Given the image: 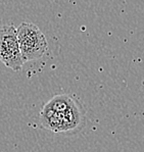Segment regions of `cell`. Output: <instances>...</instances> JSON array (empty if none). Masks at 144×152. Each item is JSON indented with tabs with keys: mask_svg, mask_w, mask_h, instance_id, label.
I'll return each mask as SVG.
<instances>
[{
	"mask_svg": "<svg viewBox=\"0 0 144 152\" xmlns=\"http://www.w3.org/2000/svg\"><path fill=\"white\" fill-rule=\"evenodd\" d=\"M40 124L53 133L75 134L86 125L85 108L72 95H55L41 109Z\"/></svg>",
	"mask_w": 144,
	"mask_h": 152,
	"instance_id": "6da1fadb",
	"label": "cell"
},
{
	"mask_svg": "<svg viewBox=\"0 0 144 152\" xmlns=\"http://www.w3.org/2000/svg\"><path fill=\"white\" fill-rule=\"evenodd\" d=\"M20 53L25 62L38 60L48 52V42L35 24L24 22L17 29Z\"/></svg>",
	"mask_w": 144,
	"mask_h": 152,
	"instance_id": "7a4b0ae2",
	"label": "cell"
},
{
	"mask_svg": "<svg viewBox=\"0 0 144 152\" xmlns=\"http://www.w3.org/2000/svg\"><path fill=\"white\" fill-rule=\"evenodd\" d=\"M0 60L15 72L20 71L25 64L18 45L17 28L12 24L0 28Z\"/></svg>",
	"mask_w": 144,
	"mask_h": 152,
	"instance_id": "3957f363",
	"label": "cell"
}]
</instances>
